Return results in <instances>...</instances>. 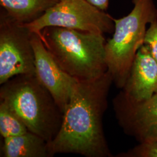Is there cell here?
I'll list each match as a JSON object with an SVG mask.
<instances>
[{"mask_svg": "<svg viewBox=\"0 0 157 157\" xmlns=\"http://www.w3.org/2000/svg\"><path fill=\"white\" fill-rule=\"evenodd\" d=\"M112 83L108 72L94 80L78 81L63 113L60 129L48 143L52 157L59 153L86 157H113L102 125Z\"/></svg>", "mask_w": 157, "mask_h": 157, "instance_id": "6da1fadb", "label": "cell"}, {"mask_svg": "<svg viewBox=\"0 0 157 157\" xmlns=\"http://www.w3.org/2000/svg\"><path fill=\"white\" fill-rule=\"evenodd\" d=\"M40 36L59 66L78 81L94 80L107 72L104 34L50 26Z\"/></svg>", "mask_w": 157, "mask_h": 157, "instance_id": "7a4b0ae2", "label": "cell"}, {"mask_svg": "<svg viewBox=\"0 0 157 157\" xmlns=\"http://www.w3.org/2000/svg\"><path fill=\"white\" fill-rule=\"evenodd\" d=\"M1 85L0 101L17 113L29 131L52 141L61 128L63 113L35 75H18Z\"/></svg>", "mask_w": 157, "mask_h": 157, "instance_id": "3957f363", "label": "cell"}, {"mask_svg": "<svg viewBox=\"0 0 157 157\" xmlns=\"http://www.w3.org/2000/svg\"><path fill=\"white\" fill-rule=\"evenodd\" d=\"M133 8L126 16L113 17L112 38L106 41L105 59L113 83L124 88L137 51L144 43L147 25L157 19L154 0H132Z\"/></svg>", "mask_w": 157, "mask_h": 157, "instance_id": "277c9868", "label": "cell"}, {"mask_svg": "<svg viewBox=\"0 0 157 157\" xmlns=\"http://www.w3.org/2000/svg\"><path fill=\"white\" fill-rule=\"evenodd\" d=\"M24 25L39 35L43 29L50 26L104 34L113 33L115 28L111 15L86 0H60L41 17Z\"/></svg>", "mask_w": 157, "mask_h": 157, "instance_id": "5b68a950", "label": "cell"}, {"mask_svg": "<svg viewBox=\"0 0 157 157\" xmlns=\"http://www.w3.org/2000/svg\"><path fill=\"white\" fill-rule=\"evenodd\" d=\"M32 34L22 23L0 14V84L21 75H35Z\"/></svg>", "mask_w": 157, "mask_h": 157, "instance_id": "8992f818", "label": "cell"}, {"mask_svg": "<svg viewBox=\"0 0 157 157\" xmlns=\"http://www.w3.org/2000/svg\"><path fill=\"white\" fill-rule=\"evenodd\" d=\"M112 104L124 133L139 143L157 139V93L148 100L137 101L121 90Z\"/></svg>", "mask_w": 157, "mask_h": 157, "instance_id": "52a82bcc", "label": "cell"}, {"mask_svg": "<svg viewBox=\"0 0 157 157\" xmlns=\"http://www.w3.org/2000/svg\"><path fill=\"white\" fill-rule=\"evenodd\" d=\"M32 43L35 56V76L50 92L63 113L78 81L59 66L39 34L32 32Z\"/></svg>", "mask_w": 157, "mask_h": 157, "instance_id": "ba28073f", "label": "cell"}, {"mask_svg": "<svg viewBox=\"0 0 157 157\" xmlns=\"http://www.w3.org/2000/svg\"><path fill=\"white\" fill-rule=\"evenodd\" d=\"M121 90L137 101L148 100L157 93V63L145 44L137 51L128 78Z\"/></svg>", "mask_w": 157, "mask_h": 157, "instance_id": "9c48e42d", "label": "cell"}, {"mask_svg": "<svg viewBox=\"0 0 157 157\" xmlns=\"http://www.w3.org/2000/svg\"><path fill=\"white\" fill-rule=\"evenodd\" d=\"M1 157H51L48 143L30 131L3 139Z\"/></svg>", "mask_w": 157, "mask_h": 157, "instance_id": "30bf717a", "label": "cell"}, {"mask_svg": "<svg viewBox=\"0 0 157 157\" xmlns=\"http://www.w3.org/2000/svg\"><path fill=\"white\" fill-rule=\"evenodd\" d=\"M60 0H0L2 10L17 22L26 24L41 17Z\"/></svg>", "mask_w": 157, "mask_h": 157, "instance_id": "8fae6325", "label": "cell"}, {"mask_svg": "<svg viewBox=\"0 0 157 157\" xmlns=\"http://www.w3.org/2000/svg\"><path fill=\"white\" fill-rule=\"evenodd\" d=\"M28 131L17 113L4 102L0 101V134L2 138L23 135Z\"/></svg>", "mask_w": 157, "mask_h": 157, "instance_id": "7c38bea8", "label": "cell"}, {"mask_svg": "<svg viewBox=\"0 0 157 157\" xmlns=\"http://www.w3.org/2000/svg\"><path fill=\"white\" fill-rule=\"evenodd\" d=\"M117 157H157V139L139 143L127 151L118 154Z\"/></svg>", "mask_w": 157, "mask_h": 157, "instance_id": "4fadbf2b", "label": "cell"}, {"mask_svg": "<svg viewBox=\"0 0 157 157\" xmlns=\"http://www.w3.org/2000/svg\"><path fill=\"white\" fill-rule=\"evenodd\" d=\"M157 63V19L150 24L146 32L144 43Z\"/></svg>", "mask_w": 157, "mask_h": 157, "instance_id": "5bb4252c", "label": "cell"}, {"mask_svg": "<svg viewBox=\"0 0 157 157\" xmlns=\"http://www.w3.org/2000/svg\"><path fill=\"white\" fill-rule=\"evenodd\" d=\"M93 6L102 11H105L109 6V0H86Z\"/></svg>", "mask_w": 157, "mask_h": 157, "instance_id": "9a60e30c", "label": "cell"}]
</instances>
